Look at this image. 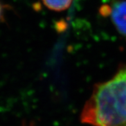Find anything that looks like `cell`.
Returning <instances> with one entry per match:
<instances>
[{
	"instance_id": "cell-2",
	"label": "cell",
	"mask_w": 126,
	"mask_h": 126,
	"mask_svg": "<svg viewBox=\"0 0 126 126\" xmlns=\"http://www.w3.org/2000/svg\"><path fill=\"white\" fill-rule=\"evenodd\" d=\"M102 16L110 17L116 30L126 37V0H113L99 9Z\"/></svg>"
},
{
	"instance_id": "cell-4",
	"label": "cell",
	"mask_w": 126,
	"mask_h": 126,
	"mask_svg": "<svg viewBox=\"0 0 126 126\" xmlns=\"http://www.w3.org/2000/svg\"><path fill=\"white\" fill-rule=\"evenodd\" d=\"M10 8V7H8V5H5L3 3H1V1H0V23L4 21L5 10Z\"/></svg>"
},
{
	"instance_id": "cell-3",
	"label": "cell",
	"mask_w": 126,
	"mask_h": 126,
	"mask_svg": "<svg viewBox=\"0 0 126 126\" xmlns=\"http://www.w3.org/2000/svg\"><path fill=\"white\" fill-rule=\"evenodd\" d=\"M73 0H42L43 3L49 10L62 12L70 8Z\"/></svg>"
},
{
	"instance_id": "cell-1",
	"label": "cell",
	"mask_w": 126,
	"mask_h": 126,
	"mask_svg": "<svg viewBox=\"0 0 126 126\" xmlns=\"http://www.w3.org/2000/svg\"><path fill=\"white\" fill-rule=\"evenodd\" d=\"M80 121L94 126H126V68L94 86L84 106Z\"/></svg>"
}]
</instances>
